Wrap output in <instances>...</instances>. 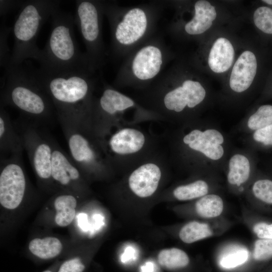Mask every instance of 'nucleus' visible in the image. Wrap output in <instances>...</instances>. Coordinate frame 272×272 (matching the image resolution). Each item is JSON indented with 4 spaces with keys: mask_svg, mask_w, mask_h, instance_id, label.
I'll list each match as a JSON object with an SVG mask.
<instances>
[{
    "mask_svg": "<svg viewBox=\"0 0 272 272\" xmlns=\"http://www.w3.org/2000/svg\"><path fill=\"white\" fill-rule=\"evenodd\" d=\"M176 126L164 135L171 165L196 172L224 168L232 148L219 127L199 118Z\"/></svg>",
    "mask_w": 272,
    "mask_h": 272,
    "instance_id": "f257e3e1",
    "label": "nucleus"
},
{
    "mask_svg": "<svg viewBox=\"0 0 272 272\" xmlns=\"http://www.w3.org/2000/svg\"><path fill=\"white\" fill-rule=\"evenodd\" d=\"M179 71L163 72L149 87L132 96L160 121L175 125L198 118V109L207 96L200 82Z\"/></svg>",
    "mask_w": 272,
    "mask_h": 272,
    "instance_id": "f03ea898",
    "label": "nucleus"
},
{
    "mask_svg": "<svg viewBox=\"0 0 272 272\" xmlns=\"http://www.w3.org/2000/svg\"><path fill=\"white\" fill-rule=\"evenodd\" d=\"M46 91L57 116L89 123L93 95L96 91V71L90 69L50 71L33 70Z\"/></svg>",
    "mask_w": 272,
    "mask_h": 272,
    "instance_id": "7ed1b4c3",
    "label": "nucleus"
},
{
    "mask_svg": "<svg viewBox=\"0 0 272 272\" xmlns=\"http://www.w3.org/2000/svg\"><path fill=\"white\" fill-rule=\"evenodd\" d=\"M104 15L111 32V52L114 59L125 58L154 36L165 1L131 7L102 1Z\"/></svg>",
    "mask_w": 272,
    "mask_h": 272,
    "instance_id": "20e7f679",
    "label": "nucleus"
},
{
    "mask_svg": "<svg viewBox=\"0 0 272 272\" xmlns=\"http://www.w3.org/2000/svg\"><path fill=\"white\" fill-rule=\"evenodd\" d=\"M159 121L158 117L146 109L132 97L105 82L98 95H93L89 123L95 134L102 139L113 127L122 124Z\"/></svg>",
    "mask_w": 272,
    "mask_h": 272,
    "instance_id": "39448f33",
    "label": "nucleus"
},
{
    "mask_svg": "<svg viewBox=\"0 0 272 272\" xmlns=\"http://www.w3.org/2000/svg\"><path fill=\"white\" fill-rule=\"evenodd\" d=\"M6 72L1 105L13 106L32 119L49 118L55 108L34 71H28L21 65L8 67Z\"/></svg>",
    "mask_w": 272,
    "mask_h": 272,
    "instance_id": "423d86ee",
    "label": "nucleus"
},
{
    "mask_svg": "<svg viewBox=\"0 0 272 272\" xmlns=\"http://www.w3.org/2000/svg\"><path fill=\"white\" fill-rule=\"evenodd\" d=\"M170 56L162 37L153 36L125 58L112 86L137 92L146 89L163 73Z\"/></svg>",
    "mask_w": 272,
    "mask_h": 272,
    "instance_id": "0eeeda50",
    "label": "nucleus"
},
{
    "mask_svg": "<svg viewBox=\"0 0 272 272\" xmlns=\"http://www.w3.org/2000/svg\"><path fill=\"white\" fill-rule=\"evenodd\" d=\"M100 140L113 170L128 171L161 150L158 137L139 124L114 127Z\"/></svg>",
    "mask_w": 272,
    "mask_h": 272,
    "instance_id": "6e6552de",
    "label": "nucleus"
},
{
    "mask_svg": "<svg viewBox=\"0 0 272 272\" xmlns=\"http://www.w3.org/2000/svg\"><path fill=\"white\" fill-rule=\"evenodd\" d=\"M51 31L42 49L40 68L50 71L90 69L85 53L79 49L74 34L75 17L58 10L51 16Z\"/></svg>",
    "mask_w": 272,
    "mask_h": 272,
    "instance_id": "1a4fd4ad",
    "label": "nucleus"
},
{
    "mask_svg": "<svg viewBox=\"0 0 272 272\" xmlns=\"http://www.w3.org/2000/svg\"><path fill=\"white\" fill-rule=\"evenodd\" d=\"M60 3L54 0L24 2L12 28L14 44L8 67L20 66L28 58L40 62L42 49L36 44L37 36L45 21L59 10Z\"/></svg>",
    "mask_w": 272,
    "mask_h": 272,
    "instance_id": "9d476101",
    "label": "nucleus"
},
{
    "mask_svg": "<svg viewBox=\"0 0 272 272\" xmlns=\"http://www.w3.org/2000/svg\"><path fill=\"white\" fill-rule=\"evenodd\" d=\"M70 156L83 173L100 175L113 170L101 140L88 123L57 116Z\"/></svg>",
    "mask_w": 272,
    "mask_h": 272,
    "instance_id": "9b49d317",
    "label": "nucleus"
},
{
    "mask_svg": "<svg viewBox=\"0 0 272 272\" xmlns=\"http://www.w3.org/2000/svg\"><path fill=\"white\" fill-rule=\"evenodd\" d=\"M75 23L86 48L85 52L92 67L96 71L104 65L106 50L102 37V1H75Z\"/></svg>",
    "mask_w": 272,
    "mask_h": 272,
    "instance_id": "f8f14e48",
    "label": "nucleus"
},
{
    "mask_svg": "<svg viewBox=\"0 0 272 272\" xmlns=\"http://www.w3.org/2000/svg\"><path fill=\"white\" fill-rule=\"evenodd\" d=\"M21 155H12L1 161L0 203L7 209L17 208L21 203L26 189V180Z\"/></svg>",
    "mask_w": 272,
    "mask_h": 272,
    "instance_id": "ddd939ff",
    "label": "nucleus"
},
{
    "mask_svg": "<svg viewBox=\"0 0 272 272\" xmlns=\"http://www.w3.org/2000/svg\"><path fill=\"white\" fill-rule=\"evenodd\" d=\"M20 134L37 176L44 180L52 179V141L44 138L34 126L29 125H24Z\"/></svg>",
    "mask_w": 272,
    "mask_h": 272,
    "instance_id": "4468645a",
    "label": "nucleus"
},
{
    "mask_svg": "<svg viewBox=\"0 0 272 272\" xmlns=\"http://www.w3.org/2000/svg\"><path fill=\"white\" fill-rule=\"evenodd\" d=\"M254 150L232 149L226 160L224 168L226 170L228 184L239 191L249 180L255 168L256 159Z\"/></svg>",
    "mask_w": 272,
    "mask_h": 272,
    "instance_id": "2eb2a0df",
    "label": "nucleus"
},
{
    "mask_svg": "<svg viewBox=\"0 0 272 272\" xmlns=\"http://www.w3.org/2000/svg\"><path fill=\"white\" fill-rule=\"evenodd\" d=\"M255 54L246 50L239 56L232 69L229 79L231 91L237 94L246 91L251 86L257 71Z\"/></svg>",
    "mask_w": 272,
    "mask_h": 272,
    "instance_id": "dca6fc26",
    "label": "nucleus"
},
{
    "mask_svg": "<svg viewBox=\"0 0 272 272\" xmlns=\"http://www.w3.org/2000/svg\"><path fill=\"white\" fill-rule=\"evenodd\" d=\"M51 177L63 186L78 183L82 173L77 166L60 147L52 141Z\"/></svg>",
    "mask_w": 272,
    "mask_h": 272,
    "instance_id": "f3484780",
    "label": "nucleus"
},
{
    "mask_svg": "<svg viewBox=\"0 0 272 272\" xmlns=\"http://www.w3.org/2000/svg\"><path fill=\"white\" fill-rule=\"evenodd\" d=\"M193 15L188 21L182 22V25L169 27L170 31L178 27L188 36H196L207 31L212 25L217 17L215 7L205 0L195 2L193 5Z\"/></svg>",
    "mask_w": 272,
    "mask_h": 272,
    "instance_id": "a211bd4d",
    "label": "nucleus"
},
{
    "mask_svg": "<svg viewBox=\"0 0 272 272\" xmlns=\"http://www.w3.org/2000/svg\"><path fill=\"white\" fill-rule=\"evenodd\" d=\"M1 151L12 155H22L24 149L22 138L15 130L10 115L1 105L0 110Z\"/></svg>",
    "mask_w": 272,
    "mask_h": 272,
    "instance_id": "6ab92c4d",
    "label": "nucleus"
},
{
    "mask_svg": "<svg viewBox=\"0 0 272 272\" xmlns=\"http://www.w3.org/2000/svg\"><path fill=\"white\" fill-rule=\"evenodd\" d=\"M234 58V49L227 38L220 37L213 45L209 55L208 64L216 73L227 71L232 65Z\"/></svg>",
    "mask_w": 272,
    "mask_h": 272,
    "instance_id": "aec40b11",
    "label": "nucleus"
},
{
    "mask_svg": "<svg viewBox=\"0 0 272 272\" xmlns=\"http://www.w3.org/2000/svg\"><path fill=\"white\" fill-rule=\"evenodd\" d=\"M272 124V105H262L237 125L239 132L246 135Z\"/></svg>",
    "mask_w": 272,
    "mask_h": 272,
    "instance_id": "412c9836",
    "label": "nucleus"
},
{
    "mask_svg": "<svg viewBox=\"0 0 272 272\" xmlns=\"http://www.w3.org/2000/svg\"><path fill=\"white\" fill-rule=\"evenodd\" d=\"M210 190V184L206 179L198 178L187 183L176 186L172 191L173 196L178 200H189L200 198Z\"/></svg>",
    "mask_w": 272,
    "mask_h": 272,
    "instance_id": "4be33fe9",
    "label": "nucleus"
},
{
    "mask_svg": "<svg viewBox=\"0 0 272 272\" xmlns=\"http://www.w3.org/2000/svg\"><path fill=\"white\" fill-rule=\"evenodd\" d=\"M77 201L76 197L69 194L58 195L54 199V206L56 213L55 222L60 227L70 225L74 219Z\"/></svg>",
    "mask_w": 272,
    "mask_h": 272,
    "instance_id": "5701e85b",
    "label": "nucleus"
},
{
    "mask_svg": "<svg viewBox=\"0 0 272 272\" xmlns=\"http://www.w3.org/2000/svg\"><path fill=\"white\" fill-rule=\"evenodd\" d=\"M29 249L40 258L48 259L57 256L61 251L62 245L59 239L53 237L35 238L29 243Z\"/></svg>",
    "mask_w": 272,
    "mask_h": 272,
    "instance_id": "b1692460",
    "label": "nucleus"
},
{
    "mask_svg": "<svg viewBox=\"0 0 272 272\" xmlns=\"http://www.w3.org/2000/svg\"><path fill=\"white\" fill-rule=\"evenodd\" d=\"M224 207L222 197L216 194L209 193L200 198L195 202V208L200 216L211 218L220 216Z\"/></svg>",
    "mask_w": 272,
    "mask_h": 272,
    "instance_id": "393cba45",
    "label": "nucleus"
},
{
    "mask_svg": "<svg viewBox=\"0 0 272 272\" xmlns=\"http://www.w3.org/2000/svg\"><path fill=\"white\" fill-rule=\"evenodd\" d=\"M158 261L161 266L174 269L186 266L189 262V259L183 250L177 248H171L161 250L158 255Z\"/></svg>",
    "mask_w": 272,
    "mask_h": 272,
    "instance_id": "a878e982",
    "label": "nucleus"
},
{
    "mask_svg": "<svg viewBox=\"0 0 272 272\" xmlns=\"http://www.w3.org/2000/svg\"><path fill=\"white\" fill-rule=\"evenodd\" d=\"M248 256V251L244 247L237 245L229 246L221 254L219 264L224 268H234L245 263Z\"/></svg>",
    "mask_w": 272,
    "mask_h": 272,
    "instance_id": "bb28decb",
    "label": "nucleus"
},
{
    "mask_svg": "<svg viewBox=\"0 0 272 272\" xmlns=\"http://www.w3.org/2000/svg\"><path fill=\"white\" fill-rule=\"evenodd\" d=\"M213 232L209 225L197 221L190 222L181 229L179 236L180 239L186 243H191L198 240L210 237Z\"/></svg>",
    "mask_w": 272,
    "mask_h": 272,
    "instance_id": "cd10ccee",
    "label": "nucleus"
},
{
    "mask_svg": "<svg viewBox=\"0 0 272 272\" xmlns=\"http://www.w3.org/2000/svg\"><path fill=\"white\" fill-rule=\"evenodd\" d=\"M243 141L247 148L253 150L257 149H271L272 124L244 135Z\"/></svg>",
    "mask_w": 272,
    "mask_h": 272,
    "instance_id": "c85d7f7f",
    "label": "nucleus"
},
{
    "mask_svg": "<svg viewBox=\"0 0 272 272\" xmlns=\"http://www.w3.org/2000/svg\"><path fill=\"white\" fill-rule=\"evenodd\" d=\"M250 190L252 195L257 199L272 204V180L257 179L252 183Z\"/></svg>",
    "mask_w": 272,
    "mask_h": 272,
    "instance_id": "c756f323",
    "label": "nucleus"
},
{
    "mask_svg": "<svg viewBox=\"0 0 272 272\" xmlns=\"http://www.w3.org/2000/svg\"><path fill=\"white\" fill-rule=\"evenodd\" d=\"M253 21L256 27L266 34H272V9L262 6L258 7L253 14Z\"/></svg>",
    "mask_w": 272,
    "mask_h": 272,
    "instance_id": "7c9ffc66",
    "label": "nucleus"
},
{
    "mask_svg": "<svg viewBox=\"0 0 272 272\" xmlns=\"http://www.w3.org/2000/svg\"><path fill=\"white\" fill-rule=\"evenodd\" d=\"M12 28L8 27L5 23L1 26L0 30V63L1 66L6 69L9 65L11 55L8 45V36Z\"/></svg>",
    "mask_w": 272,
    "mask_h": 272,
    "instance_id": "2f4dec72",
    "label": "nucleus"
},
{
    "mask_svg": "<svg viewBox=\"0 0 272 272\" xmlns=\"http://www.w3.org/2000/svg\"><path fill=\"white\" fill-rule=\"evenodd\" d=\"M253 257L257 260H264L272 257V239H260L254 243Z\"/></svg>",
    "mask_w": 272,
    "mask_h": 272,
    "instance_id": "473e14b6",
    "label": "nucleus"
},
{
    "mask_svg": "<svg viewBox=\"0 0 272 272\" xmlns=\"http://www.w3.org/2000/svg\"><path fill=\"white\" fill-rule=\"evenodd\" d=\"M84 269L85 265L80 259L76 257L64 262L58 272H82Z\"/></svg>",
    "mask_w": 272,
    "mask_h": 272,
    "instance_id": "72a5a7b5",
    "label": "nucleus"
},
{
    "mask_svg": "<svg viewBox=\"0 0 272 272\" xmlns=\"http://www.w3.org/2000/svg\"><path fill=\"white\" fill-rule=\"evenodd\" d=\"M254 232L260 239H272V223L260 222L254 225Z\"/></svg>",
    "mask_w": 272,
    "mask_h": 272,
    "instance_id": "f704fd0d",
    "label": "nucleus"
},
{
    "mask_svg": "<svg viewBox=\"0 0 272 272\" xmlns=\"http://www.w3.org/2000/svg\"><path fill=\"white\" fill-rule=\"evenodd\" d=\"M25 1H0L1 16H5L10 12L19 7L21 8Z\"/></svg>",
    "mask_w": 272,
    "mask_h": 272,
    "instance_id": "c9c22d12",
    "label": "nucleus"
},
{
    "mask_svg": "<svg viewBox=\"0 0 272 272\" xmlns=\"http://www.w3.org/2000/svg\"><path fill=\"white\" fill-rule=\"evenodd\" d=\"M151 263H148L145 266L143 267V272H152L153 266Z\"/></svg>",
    "mask_w": 272,
    "mask_h": 272,
    "instance_id": "e433bc0d",
    "label": "nucleus"
},
{
    "mask_svg": "<svg viewBox=\"0 0 272 272\" xmlns=\"http://www.w3.org/2000/svg\"><path fill=\"white\" fill-rule=\"evenodd\" d=\"M262 2L268 5H272V0H264V1H262Z\"/></svg>",
    "mask_w": 272,
    "mask_h": 272,
    "instance_id": "4c0bfd02",
    "label": "nucleus"
},
{
    "mask_svg": "<svg viewBox=\"0 0 272 272\" xmlns=\"http://www.w3.org/2000/svg\"><path fill=\"white\" fill-rule=\"evenodd\" d=\"M43 272H51L50 270H45Z\"/></svg>",
    "mask_w": 272,
    "mask_h": 272,
    "instance_id": "58836bf2",
    "label": "nucleus"
}]
</instances>
